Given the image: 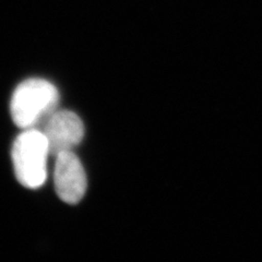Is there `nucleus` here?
<instances>
[{"mask_svg":"<svg viewBox=\"0 0 262 262\" xmlns=\"http://www.w3.org/2000/svg\"><path fill=\"white\" fill-rule=\"evenodd\" d=\"M59 92L51 82L33 78L20 83L11 97L10 113L19 128L38 129L58 108Z\"/></svg>","mask_w":262,"mask_h":262,"instance_id":"1","label":"nucleus"},{"mask_svg":"<svg viewBox=\"0 0 262 262\" xmlns=\"http://www.w3.org/2000/svg\"><path fill=\"white\" fill-rule=\"evenodd\" d=\"M48 143L40 129L23 130L13 142L11 157L18 182L29 188L38 189L47 178Z\"/></svg>","mask_w":262,"mask_h":262,"instance_id":"2","label":"nucleus"},{"mask_svg":"<svg viewBox=\"0 0 262 262\" xmlns=\"http://www.w3.org/2000/svg\"><path fill=\"white\" fill-rule=\"evenodd\" d=\"M42 131L48 143L51 155L56 158L62 152L72 151L84 137V125L77 114L57 110L49 117Z\"/></svg>","mask_w":262,"mask_h":262,"instance_id":"3","label":"nucleus"},{"mask_svg":"<svg viewBox=\"0 0 262 262\" xmlns=\"http://www.w3.org/2000/svg\"><path fill=\"white\" fill-rule=\"evenodd\" d=\"M55 190L61 201L77 204L86 191V174L81 161L72 151L56 157L54 170Z\"/></svg>","mask_w":262,"mask_h":262,"instance_id":"4","label":"nucleus"}]
</instances>
